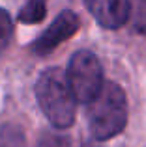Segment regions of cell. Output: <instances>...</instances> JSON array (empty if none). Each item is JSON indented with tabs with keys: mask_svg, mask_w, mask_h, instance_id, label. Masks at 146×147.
Here are the masks:
<instances>
[{
	"mask_svg": "<svg viewBox=\"0 0 146 147\" xmlns=\"http://www.w3.org/2000/svg\"><path fill=\"white\" fill-rule=\"evenodd\" d=\"M128 123V99L118 84L103 82V88L88 102V129L96 140H111Z\"/></svg>",
	"mask_w": 146,
	"mask_h": 147,
	"instance_id": "1",
	"label": "cell"
},
{
	"mask_svg": "<svg viewBox=\"0 0 146 147\" xmlns=\"http://www.w3.org/2000/svg\"><path fill=\"white\" fill-rule=\"evenodd\" d=\"M36 99L40 108L53 127L68 129L75 121L77 99L73 95L68 78L60 69L51 67L43 71L36 84Z\"/></svg>",
	"mask_w": 146,
	"mask_h": 147,
	"instance_id": "2",
	"label": "cell"
},
{
	"mask_svg": "<svg viewBox=\"0 0 146 147\" xmlns=\"http://www.w3.org/2000/svg\"><path fill=\"white\" fill-rule=\"evenodd\" d=\"M77 102H92L103 88V69L98 56L90 50H79L71 56L66 73Z\"/></svg>",
	"mask_w": 146,
	"mask_h": 147,
	"instance_id": "3",
	"label": "cell"
},
{
	"mask_svg": "<svg viewBox=\"0 0 146 147\" xmlns=\"http://www.w3.org/2000/svg\"><path fill=\"white\" fill-rule=\"evenodd\" d=\"M79 17L73 11L66 9L53 21V24L34 41L32 50L36 54H49L51 50H55L60 43H64L66 39H70L73 34L79 30Z\"/></svg>",
	"mask_w": 146,
	"mask_h": 147,
	"instance_id": "4",
	"label": "cell"
},
{
	"mask_svg": "<svg viewBox=\"0 0 146 147\" xmlns=\"http://www.w3.org/2000/svg\"><path fill=\"white\" fill-rule=\"evenodd\" d=\"M92 17L103 28H120L129 21V0H84Z\"/></svg>",
	"mask_w": 146,
	"mask_h": 147,
	"instance_id": "5",
	"label": "cell"
},
{
	"mask_svg": "<svg viewBox=\"0 0 146 147\" xmlns=\"http://www.w3.org/2000/svg\"><path fill=\"white\" fill-rule=\"evenodd\" d=\"M0 147H26V138L21 127L13 123L0 125Z\"/></svg>",
	"mask_w": 146,
	"mask_h": 147,
	"instance_id": "6",
	"label": "cell"
},
{
	"mask_svg": "<svg viewBox=\"0 0 146 147\" xmlns=\"http://www.w3.org/2000/svg\"><path fill=\"white\" fill-rule=\"evenodd\" d=\"M45 2H47V0H28L26 6L23 7L21 13H19V21L21 22H28V24L41 22L45 19V13H47Z\"/></svg>",
	"mask_w": 146,
	"mask_h": 147,
	"instance_id": "7",
	"label": "cell"
},
{
	"mask_svg": "<svg viewBox=\"0 0 146 147\" xmlns=\"http://www.w3.org/2000/svg\"><path fill=\"white\" fill-rule=\"evenodd\" d=\"M129 21L137 34L146 36V0H131L129 2Z\"/></svg>",
	"mask_w": 146,
	"mask_h": 147,
	"instance_id": "8",
	"label": "cell"
},
{
	"mask_svg": "<svg viewBox=\"0 0 146 147\" xmlns=\"http://www.w3.org/2000/svg\"><path fill=\"white\" fill-rule=\"evenodd\" d=\"M11 34H13V22L6 9L0 7V54L6 50V47L11 41Z\"/></svg>",
	"mask_w": 146,
	"mask_h": 147,
	"instance_id": "9",
	"label": "cell"
},
{
	"mask_svg": "<svg viewBox=\"0 0 146 147\" xmlns=\"http://www.w3.org/2000/svg\"><path fill=\"white\" fill-rule=\"evenodd\" d=\"M38 147H71V142L60 132H45L38 140Z\"/></svg>",
	"mask_w": 146,
	"mask_h": 147,
	"instance_id": "10",
	"label": "cell"
},
{
	"mask_svg": "<svg viewBox=\"0 0 146 147\" xmlns=\"http://www.w3.org/2000/svg\"><path fill=\"white\" fill-rule=\"evenodd\" d=\"M83 147H98V145H94V144H86V145H83Z\"/></svg>",
	"mask_w": 146,
	"mask_h": 147,
	"instance_id": "11",
	"label": "cell"
}]
</instances>
